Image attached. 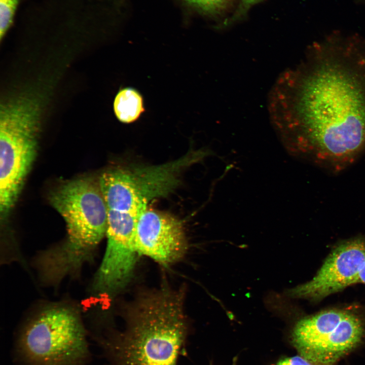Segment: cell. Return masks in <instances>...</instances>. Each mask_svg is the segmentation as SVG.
Segmentation results:
<instances>
[{
  "instance_id": "cell-13",
  "label": "cell",
  "mask_w": 365,
  "mask_h": 365,
  "mask_svg": "<svg viewBox=\"0 0 365 365\" xmlns=\"http://www.w3.org/2000/svg\"><path fill=\"white\" fill-rule=\"evenodd\" d=\"M20 0H0V38L11 26Z\"/></svg>"
},
{
  "instance_id": "cell-6",
  "label": "cell",
  "mask_w": 365,
  "mask_h": 365,
  "mask_svg": "<svg viewBox=\"0 0 365 365\" xmlns=\"http://www.w3.org/2000/svg\"><path fill=\"white\" fill-rule=\"evenodd\" d=\"M200 155L190 151L177 160L157 166L106 171L98 181L107 209L139 215L152 200L166 197L174 191L182 171L199 160Z\"/></svg>"
},
{
  "instance_id": "cell-2",
  "label": "cell",
  "mask_w": 365,
  "mask_h": 365,
  "mask_svg": "<svg viewBox=\"0 0 365 365\" xmlns=\"http://www.w3.org/2000/svg\"><path fill=\"white\" fill-rule=\"evenodd\" d=\"M181 298L162 291L142 299L124 332L98 339L107 365H177L187 353Z\"/></svg>"
},
{
  "instance_id": "cell-1",
  "label": "cell",
  "mask_w": 365,
  "mask_h": 365,
  "mask_svg": "<svg viewBox=\"0 0 365 365\" xmlns=\"http://www.w3.org/2000/svg\"><path fill=\"white\" fill-rule=\"evenodd\" d=\"M271 93L275 125L298 156L337 173L365 152V40L315 43Z\"/></svg>"
},
{
  "instance_id": "cell-15",
  "label": "cell",
  "mask_w": 365,
  "mask_h": 365,
  "mask_svg": "<svg viewBox=\"0 0 365 365\" xmlns=\"http://www.w3.org/2000/svg\"><path fill=\"white\" fill-rule=\"evenodd\" d=\"M276 365H315L301 355L283 358Z\"/></svg>"
},
{
  "instance_id": "cell-4",
  "label": "cell",
  "mask_w": 365,
  "mask_h": 365,
  "mask_svg": "<svg viewBox=\"0 0 365 365\" xmlns=\"http://www.w3.org/2000/svg\"><path fill=\"white\" fill-rule=\"evenodd\" d=\"M39 104L22 96L1 105L0 215L5 221L15 204L36 159Z\"/></svg>"
},
{
  "instance_id": "cell-3",
  "label": "cell",
  "mask_w": 365,
  "mask_h": 365,
  "mask_svg": "<svg viewBox=\"0 0 365 365\" xmlns=\"http://www.w3.org/2000/svg\"><path fill=\"white\" fill-rule=\"evenodd\" d=\"M49 200L65 221L67 237L41 252L35 264L41 279L54 284L77 274L92 259L106 235L107 210L99 181L88 177L63 183L52 192Z\"/></svg>"
},
{
  "instance_id": "cell-9",
  "label": "cell",
  "mask_w": 365,
  "mask_h": 365,
  "mask_svg": "<svg viewBox=\"0 0 365 365\" xmlns=\"http://www.w3.org/2000/svg\"><path fill=\"white\" fill-rule=\"evenodd\" d=\"M365 263V239L355 237L339 243L313 278L291 290V296L320 300L359 282Z\"/></svg>"
},
{
  "instance_id": "cell-5",
  "label": "cell",
  "mask_w": 365,
  "mask_h": 365,
  "mask_svg": "<svg viewBox=\"0 0 365 365\" xmlns=\"http://www.w3.org/2000/svg\"><path fill=\"white\" fill-rule=\"evenodd\" d=\"M24 365H86V333L77 312L66 306L47 308L25 326L16 343Z\"/></svg>"
},
{
  "instance_id": "cell-8",
  "label": "cell",
  "mask_w": 365,
  "mask_h": 365,
  "mask_svg": "<svg viewBox=\"0 0 365 365\" xmlns=\"http://www.w3.org/2000/svg\"><path fill=\"white\" fill-rule=\"evenodd\" d=\"M107 210V245L92 289L98 296L110 297L126 286L133 273L138 254L135 240L138 215Z\"/></svg>"
},
{
  "instance_id": "cell-10",
  "label": "cell",
  "mask_w": 365,
  "mask_h": 365,
  "mask_svg": "<svg viewBox=\"0 0 365 365\" xmlns=\"http://www.w3.org/2000/svg\"><path fill=\"white\" fill-rule=\"evenodd\" d=\"M135 240L138 254L163 265L180 260L187 249L180 221L170 213L148 207L137 217Z\"/></svg>"
},
{
  "instance_id": "cell-16",
  "label": "cell",
  "mask_w": 365,
  "mask_h": 365,
  "mask_svg": "<svg viewBox=\"0 0 365 365\" xmlns=\"http://www.w3.org/2000/svg\"><path fill=\"white\" fill-rule=\"evenodd\" d=\"M359 282L365 284V263L359 274Z\"/></svg>"
},
{
  "instance_id": "cell-17",
  "label": "cell",
  "mask_w": 365,
  "mask_h": 365,
  "mask_svg": "<svg viewBox=\"0 0 365 365\" xmlns=\"http://www.w3.org/2000/svg\"><path fill=\"white\" fill-rule=\"evenodd\" d=\"M236 360L234 361V362H233V363L232 365H235V362H236Z\"/></svg>"
},
{
  "instance_id": "cell-12",
  "label": "cell",
  "mask_w": 365,
  "mask_h": 365,
  "mask_svg": "<svg viewBox=\"0 0 365 365\" xmlns=\"http://www.w3.org/2000/svg\"><path fill=\"white\" fill-rule=\"evenodd\" d=\"M187 7L209 16H217L231 6L234 0H181Z\"/></svg>"
},
{
  "instance_id": "cell-14",
  "label": "cell",
  "mask_w": 365,
  "mask_h": 365,
  "mask_svg": "<svg viewBox=\"0 0 365 365\" xmlns=\"http://www.w3.org/2000/svg\"><path fill=\"white\" fill-rule=\"evenodd\" d=\"M262 1L263 0H240L239 4L234 14L225 24H229L243 18L246 16L247 13L251 7Z\"/></svg>"
},
{
  "instance_id": "cell-7",
  "label": "cell",
  "mask_w": 365,
  "mask_h": 365,
  "mask_svg": "<svg viewBox=\"0 0 365 365\" xmlns=\"http://www.w3.org/2000/svg\"><path fill=\"white\" fill-rule=\"evenodd\" d=\"M364 326L356 313L323 310L299 320L291 341L299 355L315 365H333L359 344Z\"/></svg>"
},
{
  "instance_id": "cell-11",
  "label": "cell",
  "mask_w": 365,
  "mask_h": 365,
  "mask_svg": "<svg viewBox=\"0 0 365 365\" xmlns=\"http://www.w3.org/2000/svg\"><path fill=\"white\" fill-rule=\"evenodd\" d=\"M113 107L118 120L124 124L136 121L145 111L142 95L132 87H125L118 91Z\"/></svg>"
}]
</instances>
